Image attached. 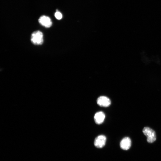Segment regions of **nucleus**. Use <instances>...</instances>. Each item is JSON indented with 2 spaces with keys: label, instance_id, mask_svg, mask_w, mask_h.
Returning <instances> with one entry per match:
<instances>
[{
  "label": "nucleus",
  "instance_id": "nucleus-2",
  "mask_svg": "<svg viewBox=\"0 0 161 161\" xmlns=\"http://www.w3.org/2000/svg\"><path fill=\"white\" fill-rule=\"evenodd\" d=\"M31 40L32 42L35 45L42 44L43 42L42 33L39 30L34 31L31 35Z\"/></svg>",
  "mask_w": 161,
  "mask_h": 161
},
{
  "label": "nucleus",
  "instance_id": "nucleus-6",
  "mask_svg": "<svg viewBox=\"0 0 161 161\" xmlns=\"http://www.w3.org/2000/svg\"><path fill=\"white\" fill-rule=\"evenodd\" d=\"M131 141L130 139L128 137L123 138L120 143V146L121 149L124 150H127L131 147Z\"/></svg>",
  "mask_w": 161,
  "mask_h": 161
},
{
  "label": "nucleus",
  "instance_id": "nucleus-3",
  "mask_svg": "<svg viewBox=\"0 0 161 161\" xmlns=\"http://www.w3.org/2000/svg\"><path fill=\"white\" fill-rule=\"evenodd\" d=\"M106 138L103 135L97 136L95 139L94 145L97 148H103L105 145Z\"/></svg>",
  "mask_w": 161,
  "mask_h": 161
},
{
  "label": "nucleus",
  "instance_id": "nucleus-8",
  "mask_svg": "<svg viewBox=\"0 0 161 161\" xmlns=\"http://www.w3.org/2000/svg\"><path fill=\"white\" fill-rule=\"evenodd\" d=\"M55 16L56 18L58 20L61 19L62 17V14L60 12L58 11L55 13Z\"/></svg>",
  "mask_w": 161,
  "mask_h": 161
},
{
  "label": "nucleus",
  "instance_id": "nucleus-5",
  "mask_svg": "<svg viewBox=\"0 0 161 161\" xmlns=\"http://www.w3.org/2000/svg\"><path fill=\"white\" fill-rule=\"evenodd\" d=\"M38 21L41 25L46 28L50 27L52 24L50 18L45 15L41 16L38 19Z\"/></svg>",
  "mask_w": 161,
  "mask_h": 161
},
{
  "label": "nucleus",
  "instance_id": "nucleus-1",
  "mask_svg": "<svg viewBox=\"0 0 161 161\" xmlns=\"http://www.w3.org/2000/svg\"><path fill=\"white\" fill-rule=\"evenodd\" d=\"M143 132L147 137V140L148 143H152L156 140V136L155 132L150 128L145 127L143 129Z\"/></svg>",
  "mask_w": 161,
  "mask_h": 161
},
{
  "label": "nucleus",
  "instance_id": "nucleus-7",
  "mask_svg": "<svg viewBox=\"0 0 161 161\" xmlns=\"http://www.w3.org/2000/svg\"><path fill=\"white\" fill-rule=\"evenodd\" d=\"M105 117V115L104 113L100 111L95 114L94 120L97 124H100L103 122Z\"/></svg>",
  "mask_w": 161,
  "mask_h": 161
},
{
  "label": "nucleus",
  "instance_id": "nucleus-4",
  "mask_svg": "<svg viewBox=\"0 0 161 161\" xmlns=\"http://www.w3.org/2000/svg\"><path fill=\"white\" fill-rule=\"evenodd\" d=\"M97 103L100 106L107 107L110 105L111 101L110 99L106 96H100L97 98Z\"/></svg>",
  "mask_w": 161,
  "mask_h": 161
}]
</instances>
